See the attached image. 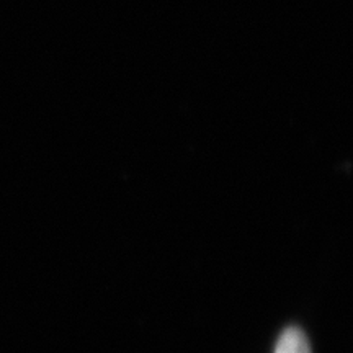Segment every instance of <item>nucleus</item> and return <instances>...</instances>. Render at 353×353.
<instances>
[{
  "instance_id": "nucleus-1",
  "label": "nucleus",
  "mask_w": 353,
  "mask_h": 353,
  "mask_svg": "<svg viewBox=\"0 0 353 353\" xmlns=\"http://www.w3.org/2000/svg\"><path fill=\"white\" fill-rule=\"evenodd\" d=\"M275 353H311V347L301 329L288 327L278 339Z\"/></svg>"
}]
</instances>
